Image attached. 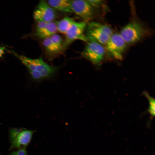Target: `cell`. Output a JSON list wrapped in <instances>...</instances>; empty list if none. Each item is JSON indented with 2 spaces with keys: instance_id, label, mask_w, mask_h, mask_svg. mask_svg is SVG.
Masks as SVG:
<instances>
[{
  "instance_id": "1",
  "label": "cell",
  "mask_w": 155,
  "mask_h": 155,
  "mask_svg": "<svg viewBox=\"0 0 155 155\" xmlns=\"http://www.w3.org/2000/svg\"><path fill=\"white\" fill-rule=\"evenodd\" d=\"M11 53L21 61L27 68L32 77L36 80H41L51 77L58 69L57 67L45 63L41 58L32 59L19 54L14 51Z\"/></svg>"
},
{
  "instance_id": "2",
  "label": "cell",
  "mask_w": 155,
  "mask_h": 155,
  "mask_svg": "<svg viewBox=\"0 0 155 155\" xmlns=\"http://www.w3.org/2000/svg\"><path fill=\"white\" fill-rule=\"evenodd\" d=\"M86 36L88 39L105 45L113 33L109 26L99 23L92 22L87 24Z\"/></svg>"
},
{
  "instance_id": "3",
  "label": "cell",
  "mask_w": 155,
  "mask_h": 155,
  "mask_svg": "<svg viewBox=\"0 0 155 155\" xmlns=\"http://www.w3.org/2000/svg\"><path fill=\"white\" fill-rule=\"evenodd\" d=\"M147 30L140 23L132 21L124 26L119 34L127 44L135 43L147 34Z\"/></svg>"
},
{
  "instance_id": "4",
  "label": "cell",
  "mask_w": 155,
  "mask_h": 155,
  "mask_svg": "<svg viewBox=\"0 0 155 155\" xmlns=\"http://www.w3.org/2000/svg\"><path fill=\"white\" fill-rule=\"evenodd\" d=\"M35 130L24 128H12L9 131L10 149L26 148L30 142Z\"/></svg>"
},
{
  "instance_id": "5",
  "label": "cell",
  "mask_w": 155,
  "mask_h": 155,
  "mask_svg": "<svg viewBox=\"0 0 155 155\" xmlns=\"http://www.w3.org/2000/svg\"><path fill=\"white\" fill-rule=\"evenodd\" d=\"M82 56L94 64L100 65L102 62L106 52L105 47L98 42L88 39Z\"/></svg>"
},
{
  "instance_id": "6",
  "label": "cell",
  "mask_w": 155,
  "mask_h": 155,
  "mask_svg": "<svg viewBox=\"0 0 155 155\" xmlns=\"http://www.w3.org/2000/svg\"><path fill=\"white\" fill-rule=\"evenodd\" d=\"M127 44L119 33H113L105 45L106 51L118 60H121Z\"/></svg>"
},
{
  "instance_id": "7",
  "label": "cell",
  "mask_w": 155,
  "mask_h": 155,
  "mask_svg": "<svg viewBox=\"0 0 155 155\" xmlns=\"http://www.w3.org/2000/svg\"><path fill=\"white\" fill-rule=\"evenodd\" d=\"M87 22L84 21L75 22L67 31L65 35L63 41V47L65 48L74 41L79 40L87 43L88 39L85 34Z\"/></svg>"
},
{
  "instance_id": "8",
  "label": "cell",
  "mask_w": 155,
  "mask_h": 155,
  "mask_svg": "<svg viewBox=\"0 0 155 155\" xmlns=\"http://www.w3.org/2000/svg\"><path fill=\"white\" fill-rule=\"evenodd\" d=\"M55 16V10L44 0L40 1L33 13L34 18L36 22H52Z\"/></svg>"
},
{
  "instance_id": "9",
  "label": "cell",
  "mask_w": 155,
  "mask_h": 155,
  "mask_svg": "<svg viewBox=\"0 0 155 155\" xmlns=\"http://www.w3.org/2000/svg\"><path fill=\"white\" fill-rule=\"evenodd\" d=\"M72 12L87 22L91 20L94 14V8L86 0H71Z\"/></svg>"
},
{
  "instance_id": "10",
  "label": "cell",
  "mask_w": 155,
  "mask_h": 155,
  "mask_svg": "<svg viewBox=\"0 0 155 155\" xmlns=\"http://www.w3.org/2000/svg\"><path fill=\"white\" fill-rule=\"evenodd\" d=\"M54 10L65 13H72L71 0H49L46 1Z\"/></svg>"
},
{
  "instance_id": "11",
  "label": "cell",
  "mask_w": 155,
  "mask_h": 155,
  "mask_svg": "<svg viewBox=\"0 0 155 155\" xmlns=\"http://www.w3.org/2000/svg\"><path fill=\"white\" fill-rule=\"evenodd\" d=\"M75 21L73 18L68 17L64 18L56 23L57 31L65 34Z\"/></svg>"
},
{
  "instance_id": "12",
  "label": "cell",
  "mask_w": 155,
  "mask_h": 155,
  "mask_svg": "<svg viewBox=\"0 0 155 155\" xmlns=\"http://www.w3.org/2000/svg\"><path fill=\"white\" fill-rule=\"evenodd\" d=\"M57 31L56 23L53 21L48 22L42 31L37 36L44 39L50 37Z\"/></svg>"
},
{
  "instance_id": "13",
  "label": "cell",
  "mask_w": 155,
  "mask_h": 155,
  "mask_svg": "<svg viewBox=\"0 0 155 155\" xmlns=\"http://www.w3.org/2000/svg\"><path fill=\"white\" fill-rule=\"evenodd\" d=\"M42 44L45 50L51 54H56L61 52L54 45L50 37L43 39Z\"/></svg>"
},
{
  "instance_id": "14",
  "label": "cell",
  "mask_w": 155,
  "mask_h": 155,
  "mask_svg": "<svg viewBox=\"0 0 155 155\" xmlns=\"http://www.w3.org/2000/svg\"><path fill=\"white\" fill-rule=\"evenodd\" d=\"M54 45L61 51L64 49L63 41L61 36L55 34L50 37Z\"/></svg>"
},
{
  "instance_id": "15",
  "label": "cell",
  "mask_w": 155,
  "mask_h": 155,
  "mask_svg": "<svg viewBox=\"0 0 155 155\" xmlns=\"http://www.w3.org/2000/svg\"><path fill=\"white\" fill-rule=\"evenodd\" d=\"M144 94L148 99L149 103L148 111L153 117L155 115V101L154 98L150 96L147 92H145Z\"/></svg>"
},
{
  "instance_id": "16",
  "label": "cell",
  "mask_w": 155,
  "mask_h": 155,
  "mask_svg": "<svg viewBox=\"0 0 155 155\" xmlns=\"http://www.w3.org/2000/svg\"><path fill=\"white\" fill-rule=\"evenodd\" d=\"M11 155H28L26 148H24L18 149L16 151L12 152Z\"/></svg>"
},
{
  "instance_id": "17",
  "label": "cell",
  "mask_w": 155,
  "mask_h": 155,
  "mask_svg": "<svg viewBox=\"0 0 155 155\" xmlns=\"http://www.w3.org/2000/svg\"><path fill=\"white\" fill-rule=\"evenodd\" d=\"M88 3L93 8L98 7L101 4L102 1L98 0H86Z\"/></svg>"
},
{
  "instance_id": "18",
  "label": "cell",
  "mask_w": 155,
  "mask_h": 155,
  "mask_svg": "<svg viewBox=\"0 0 155 155\" xmlns=\"http://www.w3.org/2000/svg\"><path fill=\"white\" fill-rule=\"evenodd\" d=\"M5 47L3 46H0V58L3 56L5 53Z\"/></svg>"
},
{
  "instance_id": "19",
  "label": "cell",
  "mask_w": 155,
  "mask_h": 155,
  "mask_svg": "<svg viewBox=\"0 0 155 155\" xmlns=\"http://www.w3.org/2000/svg\"><path fill=\"white\" fill-rule=\"evenodd\" d=\"M10 155H11L10 154Z\"/></svg>"
}]
</instances>
